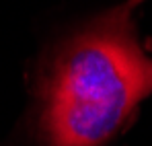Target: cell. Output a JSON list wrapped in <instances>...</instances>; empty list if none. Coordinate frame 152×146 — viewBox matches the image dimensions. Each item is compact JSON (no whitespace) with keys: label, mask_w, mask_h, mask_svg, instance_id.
I'll return each instance as SVG.
<instances>
[{"label":"cell","mask_w":152,"mask_h":146,"mask_svg":"<svg viewBox=\"0 0 152 146\" xmlns=\"http://www.w3.org/2000/svg\"><path fill=\"white\" fill-rule=\"evenodd\" d=\"M142 2H144V0H127V2L124 4V6H126L127 10H132V8H136L138 4H142Z\"/></svg>","instance_id":"cell-2"},{"label":"cell","mask_w":152,"mask_h":146,"mask_svg":"<svg viewBox=\"0 0 152 146\" xmlns=\"http://www.w3.org/2000/svg\"><path fill=\"white\" fill-rule=\"evenodd\" d=\"M129 12L99 15L53 54L37 89L45 146H103L152 93V58Z\"/></svg>","instance_id":"cell-1"}]
</instances>
